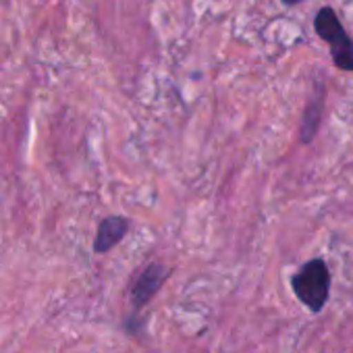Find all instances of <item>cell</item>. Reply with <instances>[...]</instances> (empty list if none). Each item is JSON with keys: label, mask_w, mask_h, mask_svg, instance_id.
Masks as SVG:
<instances>
[{"label": "cell", "mask_w": 353, "mask_h": 353, "mask_svg": "<svg viewBox=\"0 0 353 353\" xmlns=\"http://www.w3.org/2000/svg\"><path fill=\"white\" fill-rule=\"evenodd\" d=\"M291 289L295 297L312 312H322L330 295V270L322 258L307 260L293 276Z\"/></svg>", "instance_id": "1"}, {"label": "cell", "mask_w": 353, "mask_h": 353, "mask_svg": "<svg viewBox=\"0 0 353 353\" xmlns=\"http://www.w3.org/2000/svg\"><path fill=\"white\" fill-rule=\"evenodd\" d=\"M314 28L316 34L328 44L334 67L341 71H353V40L343 30L336 13L330 7L320 9L314 19Z\"/></svg>", "instance_id": "2"}, {"label": "cell", "mask_w": 353, "mask_h": 353, "mask_svg": "<svg viewBox=\"0 0 353 353\" xmlns=\"http://www.w3.org/2000/svg\"><path fill=\"white\" fill-rule=\"evenodd\" d=\"M168 276V270L164 268V266H160V264H150L141 274H139V279L135 281V285H133V291H131V303H133V307L135 310H139V307H143L154 295H156V291L160 289V285H162V281Z\"/></svg>", "instance_id": "3"}, {"label": "cell", "mask_w": 353, "mask_h": 353, "mask_svg": "<svg viewBox=\"0 0 353 353\" xmlns=\"http://www.w3.org/2000/svg\"><path fill=\"white\" fill-rule=\"evenodd\" d=\"M322 112H324V88L320 81H316V88H314V94L305 106V112H303V121H301V129H299V139L301 143H310L320 127V121H322Z\"/></svg>", "instance_id": "4"}, {"label": "cell", "mask_w": 353, "mask_h": 353, "mask_svg": "<svg viewBox=\"0 0 353 353\" xmlns=\"http://www.w3.org/2000/svg\"><path fill=\"white\" fill-rule=\"evenodd\" d=\"M129 229V221L123 216H108L98 225V233L94 239V252L96 254H106L108 250H112L127 233Z\"/></svg>", "instance_id": "5"}, {"label": "cell", "mask_w": 353, "mask_h": 353, "mask_svg": "<svg viewBox=\"0 0 353 353\" xmlns=\"http://www.w3.org/2000/svg\"><path fill=\"white\" fill-rule=\"evenodd\" d=\"M283 3H285V5H299L301 0H283Z\"/></svg>", "instance_id": "6"}]
</instances>
